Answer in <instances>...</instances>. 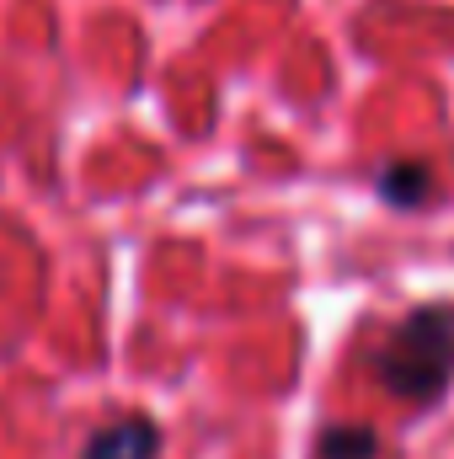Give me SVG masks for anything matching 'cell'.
I'll return each instance as SVG.
<instances>
[{
  "mask_svg": "<svg viewBox=\"0 0 454 459\" xmlns=\"http://www.w3.org/2000/svg\"><path fill=\"white\" fill-rule=\"evenodd\" d=\"M380 193H385V204H396V209H417V204L433 193V177H428L423 160H396V166H385Z\"/></svg>",
  "mask_w": 454,
  "mask_h": 459,
  "instance_id": "3",
  "label": "cell"
},
{
  "mask_svg": "<svg viewBox=\"0 0 454 459\" xmlns=\"http://www.w3.org/2000/svg\"><path fill=\"white\" fill-rule=\"evenodd\" d=\"M374 374L401 401H439L454 379V305L412 310L374 352Z\"/></svg>",
  "mask_w": 454,
  "mask_h": 459,
  "instance_id": "1",
  "label": "cell"
},
{
  "mask_svg": "<svg viewBox=\"0 0 454 459\" xmlns=\"http://www.w3.org/2000/svg\"><path fill=\"white\" fill-rule=\"evenodd\" d=\"M374 455H380L374 428H332V433H321V459H374Z\"/></svg>",
  "mask_w": 454,
  "mask_h": 459,
  "instance_id": "4",
  "label": "cell"
},
{
  "mask_svg": "<svg viewBox=\"0 0 454 459\" xmlns=\"http://www.w3.org/2000/svg\"><path fill=\"white\" fill-rule=\"evenodd\" d=\"M155 455H161V428L144 422V417H123L86 444V459H155Z\"/></svg>",
  "mask_w": 454,
  "mask_h": 459,
  "instance_id": "2",
  "label": "cell"
}]
</instances>
